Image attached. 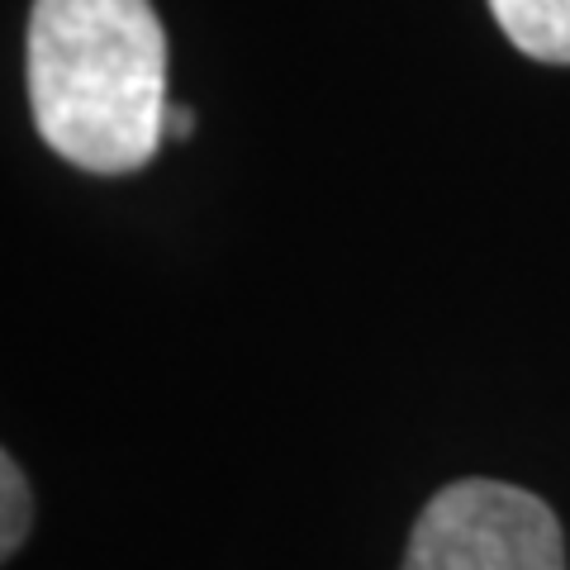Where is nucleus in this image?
Segmentation results:
<instances>
[{
  "mask_svg": "<svg viewBox=\"0 0 570 570\" xmlns=\"http://www.w3.org/2000/svg\"><path fill=\"white\" fill-rule=\"evenodd\" d=\"M29 105L71 167L124 176L167 138V33L148 0H33Z\"/></svg>",
  "mask_w": 570,
  "mask_h": 570,
  "instance_id": "nucleus-1",
  "label": "nucleus"
},
{
  "mask_svg": "<svg viewBox=\"0 0 570 570\" xmlns=\"http://www.w3.org/2000/svg\"><path fill=\"white\" fill-rule=\"evenodd\" d=\"M400 570H566V538L538 494L456 480L423 504Z\"/></svg>",
  "mask_w": 570,
  "mask_h": 570,
  "instance_id": "nucleus-2",
  "label": "nucleus"
},
{
  "mask_svg": "<svg viewBox=\"0 0 570 570\" xmlns=\"http://www.w3.org/2000/svg\"><path fill=\"white\" fill-rule=\"evenodd\" d=\"M490 10L519 52L570 67V0H490Z\"/></svg>",
  "mask_w": 570,
  "mask_h": 570,
  "instance_id": "nucleus-3",
  "label": "nucleus"
},
{
  "mask_svg": "<svg viewBox=\"0 0 570 570\" xmlns=\"http://www.w3.org/2000/svg\"><path fill=\"white\" fill-rule=\"evenodd\" d=\"M0 509H6V519H0V551L14 557L29 538V523H33V494H29V480L20 471V461H14L10 452H6V461H0Z\"/></svg>",
  "mask_w": 570,
  "mask_h": 570,
  "instance_id": "nucleus-4",
  "label": "nucleus"
},
{
  "mask_svg": "<svg viewBox=\"0 0 570 570\" xmlns=\"http://www.w3.org/2000/svg\"><path fill=\"white\" fill-rule=\"evenodd\" d=\"M190 129H195V110L190 105H171L167 110V134L171 138H190Z\"/></svg>",
  "mask_w": 570,
  "mask_h": 570,
  "instance_id": "nucleus-5",
  "label": "nucleus"
}]
</instances>
